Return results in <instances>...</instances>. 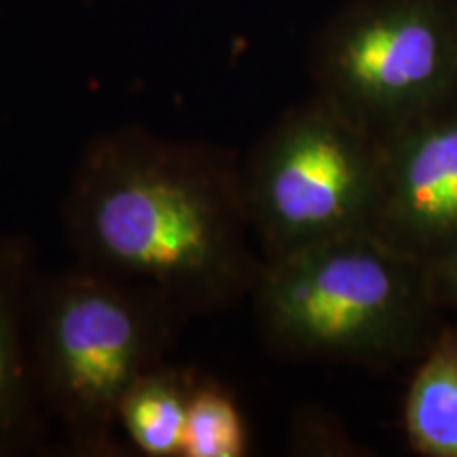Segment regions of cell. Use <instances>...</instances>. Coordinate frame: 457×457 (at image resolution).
I'll return each mask as SVG.
<instances>
[{
    "mask_svg": "<svg viewBox=\"0 0 457 457\" xmlns=\"http://www.w3.org/2000/svg\"><path fill=\"white\" fill-rule=\"evenodd\" d=\"M265 347L295 362L386 370L436 333L428 265L373 231L262 262L250 295Z\"/></svg>",
    "mask_w": 457,
    "mask_h": 457,
    "instance_id": "obj_2",
    "label": "cell"
},
{
    "mask_svg": "<svg viewBox=\"0 0 457 457\" xmlns=\"http://www.w3.org/2000/svg\"><path fill=\"white\" fill-rule=\"evenodd\" d=\"M403 430L421 457H457V327L436 328L415 360L403 400Z\"/></svg>",
    "mask_w": 457,
    "mask_h": 457,
    "instance_id": "obj_8",
    "label": "cell"
},
{
    "mask_svg": "<svg viewBox=\"0 0 457 457\" xmlns=\"http://www.w3.org/2000/svg\"><path fill=\"white\" fill-rule=\"evenodd\" d=\"M37 245L21 231H0V457L43 449L49 432L30 362V312Z\"/></svg>",
    "mask_w": 457,
    "mask_h": 457,
    "instance_id": "obj_7",
    "label": "cell"
},
{
    "mask_svg": "<svg viewBox=\"0 0 457 457\" xmlns=\"http://www.w3.org/2000/svg\"><path fill=\"white\" fill-rule=\"evenodd\" d=\"M242 188L262 261L369 233L379 204L381 140L312 94L242 157Z\"/></svg>",
    "mask_w": 457,
    "mask_h": 457,
    "instance_id": "obj_4",
    "label": "cell"
},
{
    "mask_svg": "<svg viewBox=\"0 0 457 457\" xmlns=\"http://www.w3.org/2000/svg\"><path fill=\"white\" fill-rule=\"evenodd\" d=\"M250 430L231 390L214 377L195 373L188 394L180 457H245Z\"/></svg>",
    "mask_w": 457,
    "mask_h": 457,
    "instance_id": "obj_10",
    "label": "cell"
},
{
    "mask_svg": "<svg viewBox=\"0 0 457 457\" xmlns=\"http://www.w3.org/2000/svg\"><path fill=\"white\" fill-rule=\"evenodd\" d=\"M373 233L426 265L457 248V102L381 140Z\"/></svg>",
    "mask_w": 457,
    "mask_h": 457,
    "instance_id": "obj_6",
    "label": "cell"
},
{
    "mask_svg": "<svg viewBox=\"0 0 457 457\" xmlns=\"http://www.w3.org/2000/svg\"><path fill=\"white\" fill-rule=\"evenodd\" d=\"M185 320L140 286L79 265L41 273L30 312L34 386L74 455H128L119 407L168 362Z\"/></svg>",
    "mask_w": 457,
    "mask_h": 457,
    "instance_id": "obj_3",
    "label": "cell"
},
{
    "mask_svg": "<svg viewBox=\"0 0 457 457\" xmlns=\"http://www.w3.org/2000/svg\"><path fill=\"white\" fill-rule=\"evenodd\" d=\"M313 94L377 140L457 102V0H347L310 54Z\"/></svg>",
    "mask_w": 457,
    "mask_h": 457,
    "instance_id": "obj_5",
    "label": "cell"
},
{
    "mask_svg": "<svg viewBox=\"0 0 457 457\" xmlns=\"http://www.w3.org/2000/svg\"><path fill=\"white\" fill-rule=\"evenodd\" d=\"M432 299L438 310L457 312V248L428 265Z\"/></svg>",
    "mask_w": 457,
    "mask_h": 457,
    "instance_id": "obj_11",
    "label": "cell"
},
{
    "mask_svg": "<svg viewBox=\"0 0 457 457\" xmlns=\"http://www.w3.org/2000/svg\"><path fill=\"white\" fill-rule=\"evenodd\" d=\"M195 373V369L170 367L163 362L129 387L119 407V430L128 438L131 453L182 455L188 394Z\"/></svg>",
    "mask_w": 457,
    "mask_h": 457,
    "instance_id": "obj_9",
    "label": "cell"
},
{
    "mask_svg": "<svg viewBox=\"0 0 457 457\" xmlns=\"http://www.w3.org/2000/svg\"><path fill=\"white\" fill-rule=\"evenodd\" d=\"M79 265L140 286L185 322L250 299L262 270L242 157L121 125L83 146L62 202Z\"/></svg>",
    "mask_w": 457,
    "mask_h": 457,
    "instance_id": "obj_1",
    "label": "cell"
}]
</instances>
